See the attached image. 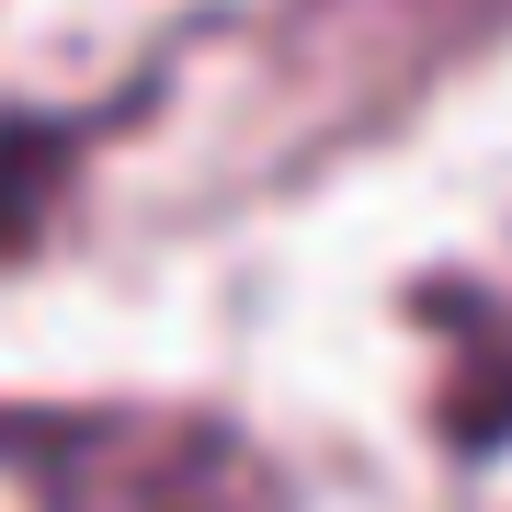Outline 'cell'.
I'll use <instances>...</instances> for the list:
<instances>
[{"mask_svg":"<svg viewBox=\"0 0 512 512\" xmlns=\"http://www.w3.org/2000/svg\"><path fill=\"white\" fill-rule=\"evenodd\" d=\"M0 456L35 478L46 512H285L274 467H262L228 421L35 410V421H0Z\"/></svg>","mask_w":512,"mask_h":512,"instance_id":"cell-1","label":"cell"},{"mask_svg":"<svg viewBox=\"0 0 512 512\" xmlns=\"http://www.w3.org/2000/svg\"><path fill=\"white\" fill-rule=\"evenodd\" d=\"M501 35H512V0H285L262 35V69L319 126H365Z\"/></svg>","mask_w":512,"mask_h":512,"instance_id":"cell-2","label":"cell"},{"mask_svg":"<svg viewBox=\"0 0 512 512\" xmlns=\"http://www.w3.org/2000/svg\"><path fill=\"white\" fill-rule=\"evenodd\" d=\"M421 319L444 330V387H433V433L456 456H501L512 444V308L478 285H433Z\"/></svg>","mask_w":512,"mask_h":512,"instance_id":"cell-3","label":"cell"},{"mask_svg":"<svg viewBox=\"0 0 512 512\" xmlns=\"http://www.w3.org/2000/svg\"><path fill=\"white\" fill-rule=\"evenodd\" d=\"M69 171H80V126H57V114H0V262L46 239Z\"/></svg>","mask_w":512,"mask_h":512,"instance_id":"cell-4","label":"cell"}]
</instances>
